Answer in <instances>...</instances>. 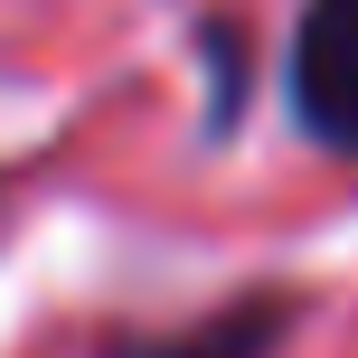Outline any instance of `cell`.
I'll list each match as a JSON object with an SVG mask.
<instances>
[{"label":"cell","instance_id":"obj_1","mask_svg":"<svg viewBox=\"0 0 358 358\" xmlns=\"http://www.w3.org/2000/svg\"><path fill=\"white\" fill-rule=\"evenodd\" d=\"M292 113L321 151L358 161V0H302V19H292Z\"/></svg>","mask_w":358,"mask_h":358},{"label":"cell","instance_id":"obj_2","mask_svg":"<svg viewBox=\"0 0 358 358\" xmlns=\"http://www.w3.org/2000/svg\"><path fill=\"white\" fill-rule=\"evenodd\" d=\"M283 340V302H236L198 330H170V340H113L104 358H264Z\"/></svg>","mask_w":358,"mask_h":358}]
</instances>
